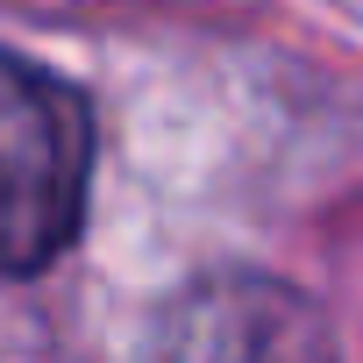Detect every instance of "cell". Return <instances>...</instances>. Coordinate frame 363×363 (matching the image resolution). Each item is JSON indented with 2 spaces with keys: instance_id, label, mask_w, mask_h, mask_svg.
<instances>
[{
  "instance_id": "obj_1",
  "label": "cell",
  "mask_w": 363,
  "mask_h": 363,
  "mask_svg": "<svg viewBox=\"0 0 363 363\" xmlns=\"http://www.w3.org/2000/svg\"><path fill=\"white\" fill-rule=\"evenodd\" d=\"M93 121L79 86L0 50V271H43L86 221Z\"/></svg>"
},
{
  "instance_id": "obj_2",
  "label": "cell",
  "mask_w": 363,
  "mask_h": 363,
  "mask_svg": "<svg viewBox=\"0 0 363 363\" xmlns=\"http://www.w3.org/2000/svg\"><path fill=\"white\" fill-rule=\"evenodd\" d=\"M150 363H335V335L306 292L264 271H214L164 306Z\"/></svg>"
}]
</instances>
